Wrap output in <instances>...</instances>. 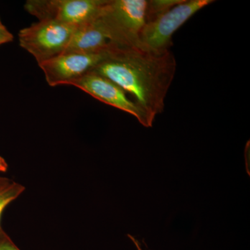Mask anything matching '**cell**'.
<instances>
[{
    "label": "cell",
    "instance_id": "7c38bea8",
    "mask_svg": "<svg viewBox=\"0 0 250 250\" xmlns=\"http://www.w3.org/2000/svg\"><path fill=\"white\" fill-rule=\"evenodd\" d=\"M14 39V35L5 27L0 19V45L12 42Z\"/></svg>",
    "mask_w": 250,
    "mask_h": 250
},
{
    "label": "cell",
    "instance_id": "52a82bcc",
    "mask_svg": "<svg viewBox=\"0 0 250 250\" xmlns=\"http://www.w3.org/2000/svg\"><path fill=\"white\" fill-rule=\"evenodd\" d=\"M109 48L93 53L64 52L39 65L50 86L68 85L93 70L106 58Z\"/></svg>",
    "mask_w": 250,
    "mask_h": 250
},
{
    "label": "cell",
    "instance_id": "5b68a950",
    "mask_svg": "<svg viewBox=\"0 0 250 250\" xmlns=\"http://www.w3.org/2000/svg\"><path fill=\"white\" fill-rule=\"evenodd\" d=\"M106 0H29L24 9L39 21L78 27L96 17Z\"/></svg>",
    "mask_w": 250,
    "mask_h": 250
},
{
    "label": "cell",
    "instance_id": "277c9868",
    "mask_svg": "<svg viewBox=\"0 0 250 250\" xmlns=\"http://www.w3.org/2000/svg\"><path fill=\"white\" fill-rule=\"evenodd\" d=\"M77 27L52 21H39L19 31L20 45L40 64L63 53Z\"/></svg>",
    "mask_w": 250,
    "mask_h": 250
},
{
    "label": "cell",
    "instance_id": "4fadbf2b",
    "mask_svg": "<svg viewBox=\"0 0 250 250\" xmlns=\"http://www.w3.org/2000/svg\"><path fill=\"white\" fill-rule=\"evenodd\" d=\"M8 169V164L4 158L0 156V172H6Z\"/></svg>",
    "mask_w": 250,
    "mask_h": 250
},
{
    "label": "cell",
    "instance_id": "3957f363",
    "mask_svg": "<svg viewBox=\"0 0 250 250\" xmlns=\"http://www.w3.org/2000/svg\"><path fill=\"white\" fill-rule=\"evenodd\" d=\"M213 0H183L180 4L146 23L140 35V48L152 53L168 52L172 36L184 23Z\"/></svg>",
    "mask_w": 250,
    "mask_h": 250
},
{
    "label": "cell",
    "instance_id": "9c48e42d",
    "mask_svg": "<svg viewBox=\"0 0 250 250\" xmlns=\"http://www.w3.org/2000/svg\"><path fill=\"white\" fill-rule=\"evenodd\" d=\"M24 189L22 184L6 177H0V231L2 230L1 219L4 210L22 195Z\"/></svg>",
    "mask_w": 250,
    "mask_h": 250
},
{
    "label": "cell",
    "instance_id": "7a4b0ae2",
    "mask_svg": "<svg viewBox=\"0 0 250 250\" xmlns=\"http://www.w3.org/2000/svg\"><path fill=\"white\" fill-rule=\"evenodd\" d=\"M148 0H106L95 21L111 43L140 48V35L147 23Z\"/></svg>",
    "mask_w": 250,
    "mask_h": 250
},
{
    "label": "cell",
    "instance_id": "8fae6325",
    "mask_svg": "<svg viewBox=\"0 0 250 250\" xmlns=\"http://www.w3.org/2000/svg\"><path fill=\"white\" fill-rule=\"evenodd\" d=\"M0 250H21L3 229L0 231Z\"/></svg>",
    "mask_w": 250,
    "mask_h": 250
},
{
    "label": "cell",
    "instance_id": "ba28073f",
    "mask_svg": "<svg viewBox=\"0 0 250 250\" xmlns=\"http://www.w3.org/2000/svg\"><path fill=\"white\" fill-rule=\"evenodd\" d=\"M94 19L76 28L64 52L93 53L106 50L114 45Z\"/></svg>",
    "mask_w": 250,
    "mask_h": 250
},
{
    "label": "cell",
    "instance_id": "5bb4252c",
    "mask_svg": "<svg viewBox=\"0 0 250 250\" xmlns=\"http://www.w3.org/2000/svg\"><path fill=\"white\" fill-rule=\"evenodd\" d=\"M128 236H129V239L132 241L133 244L134 245L136 250H143L141 243L136 238H135L134 236H131V235H128Z\"/></svg>",
    "mask_w": 250,
    "mask_h": 250
},
{
    "label": "cell",
    "instance_id": "30bf717a",
    "mask_svg": "<svg viewBox=\"0 0 250 250\" xmlns=\"http://www.w3.org/2000/svg\"><path fill=\"white\" fill-rule=\"evenodd\" d=\"M183 0H148L147 22L180 4Z\"/></svg>",
    "mask_w": 250,
    "mask_h": 250
},
{
    "label": "cell",
    "instance_id": "6da1fadb",
    "mask_svg": "<svg viewBox=\"0 0 250 250\" xmlns=\"http://www.w3.org/2000/svg\"><path fill=\"white\" fill-rule=\"evenodd\" d=\"M176 69L170 50L156 54L113 45L106 58L92 70L121 87L154 121L164 111Z\"/></svg>",
    "mask_w": 250,
    "mask_h": 250
},
{
    "label": "cell",
    "instance_id": "8992f818",
    "mask_svg": "<svg viewBox=\"0 0 250 250\" xmlns=\"http://www.w3.org/2000/svg\"><path fill=\"white\" fill-rule=\"evenodd\" d=\"M69 85L77 87L103 103L126 112L135 117L145 127H152V120L121 87L106 77L93 71L70 82Z\"/></svg>",
    "mask_w": 250,
    "mask_h": 250
}]
</instances>
